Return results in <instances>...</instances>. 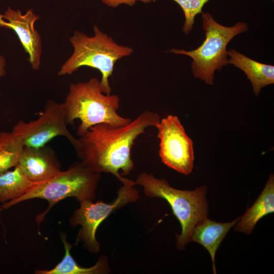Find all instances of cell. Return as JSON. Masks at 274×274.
Segmentation results:
<instances>
[{"instance_id": "cell-13", "label": "cell", "mask_w": 274, "mask_h": 274, "mask_svg": "<svg viewBox=\"0 0 274 274\" xmlns=\"http://www.w3.org/2000/svg\"><path fill=\"white\" fill-rule=\"evenodd\" d=\"M239 218L228 223L217 222L207 218L197 224L193 229L191 241L200 244L209 252L214 273H216L215 258L217 250L230 229L236 224Z\"/></svg>"}, {"instance_id": "cell-5", "label": "cell", "mask_w": 274, "mask_h": 274, "mask_svg": "<svg viewBox=\"0 0 274 274\" xmlns=\"http://www.w3.org/2000/svg\"><path fill=\"white\" fill-rule=\"evenodd\" d=\"M202 27L205 39L194 50L187 51L173 48L168 52L188 56L192 59L191 68L193 76L208 85H213L216 71H221L228 63L227 47L236 36L248 31L245 22L226 26L217 22L209 12H202Z\"/></svg>"}, {"instance_id": "cell-18", "label": "cell", "mask_w": 274, "mask_h": 274, "mask_svg": "<svg viewBox=\"0 0 274 274\" xmlns=\"http://www.w3.org/2000/svg\"><path fill=\"white\" fill-rule=\"evenodd\" d=\"M182 8L185 16V22L182 31L188 35L192 30L195 16L201 13L204 5L209 0H173Z\"/></svg>"}, {"instance_id": "cell-9", "label": "cell", "mask_w": 274, "mask_h": 274, "mask_svg": "<svg viewBox=\"0 0 274 274\" xmlns=\"http://www.w3.org/2000/svg\"><path fill=\"white\" fill-rule=\"evenodd\" d=\"M156 128L162 162L181 174L189 175L194 165L193 144L179 118L168 115L160 120Z\"/></svg>"}, {"instance_id": "cell-16", "label": "cell", "mask_w": 274, "mask_h": 274, "mask_svg": "<svg viewBox=\"0 0 274 274\" xmlns=\"http://www.w3.org/2000/svg\"><path fill=\"white\" fill-rule=\"evenodd\" d=\"M13 170L0 174V202L5 203L26 193L36 183L16 165Z\"/></svg>"}, {"instance_id": "cell-1", "label": "cell", "mask_w": 274, "mask_h": 274, "mask_svg": "<svg viewBox=\"0 0 274 274\" xmlns=\"http://www.w3.org/2000/svg\"><path fill=\"white\" fill-rule=\"evenodd\" d=\"M160 121L155 113L144 111L123 125L100 123L79 136L76 152L81 163L91 170L110 173L123 183L134 167L131 150L138 137Z\"/></svg>"}, {"instance_id": "cell-15", "label": "cell", "mask_w": 274, "mask_h": 274, "mask_svg": "<svg viewBox=\"0 0 274 274\" xmlns=\"http://www.w3.org/2000/svg\"><path fill=\"white\" fill-rule=\"evenodd\" d=\"M65 254L61 260L54 267L51 269H41L35 271L37 274H104L111 271L109 260L104 255L101 256L96 263L90 267L80 266L72 256L70 250L72 245L66 241L65 235H61Z\"/></svg>"}, {"instance_id": "cell-8", "label": "cell", "mask_w": 274, "mask_h": 274, "mask_svg": "<svg viewBox=\"0 0 274 274\" xmlns=\"http://www.w3.org/2000/svg\"><path fill=\"white\" fill-rule=\"evenodd\" d=\"M66 112L63 103L49 100L39 118L32 121H19L12 131L20 135L24 146L41 148L58 136L65 137L76 151L79 147L78 139L67 127Z\"/></svg>"}, {"instance_id": "cell-17", "label": "cell", "mask_w": 274, "mask_h": 274, "mask_svg": "<svg viewBox=\"0 0 274 274\" xmlns=\"http://www.w3.org/2000/svg\"><path fill=\"white\" fill-rule=\"evenodd\" d=\"M24 144L20 135L12 132H0V174L15 167Z\"/></svg>"}, {"instance_id": "cell-10", "label": "cell", "mask_w": 274, "mask_h": 274, "mask_svg": "<svg viewBox=\"0 0 274 274\" xmlns=\"http://www.w3.org/2000/svg\"><path fill=\"white\" fill-rule=\"evenodd\" d=\"M3 15L4 19L9 23L10 28L16 33L28 53L32 68L38 70L40 66L42 46L41 36L35 27V23L39 19V16L32 9L22 14L20 10H14L10 8H8Z\"/></svg>"}, {"instance_id": "cell-19", "label": "cell", "mask_w": 274, "mask_h": 274, "mask_svg": "<svg viewBox=\"0 0 274 274\" xmlns=\"http://www.w3.org/2000/svg\"><path fill=\"white\" fill-rule=\"evenodd\" d=\"M101 1L109 7H116L122 4L132 6L136 1H141L147 3L155 1V0H101Z\"/></svg>"}, {"instance_id": "cell-11", "label": "cell", "mask_w": 274, "mask_h": 274, "mask_svg": "<svg viewBox=\"0 0 274 274\" xmlns=\"http://www.w3.org/2000/svg\"><path fill=\"white\" fill-rule=\"evenodd\" d=\"M17 165L36 184L47 181L61 171L53 152L45 146L41 148L24 146Z\"/></svg>"}, {"instance_id": "cell-4", "label": "cell", "mask_w": 274, "mask_h": 274, "mask_svg": "<svg viewBox=\"0 0 274 274\" xmlns=\"http://www.w3.org/2000/svg\"><path fill=\"white\" fill-rule=\"evenodd\" d=\"M135 184L143 187L147 196L163 198L170 205L182 228L181 233L176 235V246L183 250L191 241L195 226L208 218L207 187L202 186L192 191L179 190L171 187L165 179L147 173L140 174Z\"/></svg>"}, {"instance_id": "cell-14", "label": "cell", "mask_w": 274, "mask_h": 274, "mask_svg": "<svg viewBox=\"0 0 274 274\" xmlns=\"http://www.w3.org/2000/svg\"><path fill=\"white\" fill-rule=\"evenodd\" d=\"M274 212V176L270 174L267 182L254 204L247 209L236 223V231L251 233L257 222L264 216Z\"/></svg>"}, {"instance_id": "cell-2", "label": "cell", "mask_w": 274, "mask_h": 274, "mask_svg": "<svg viewBox=\"0 0 274 274\" xmlns=\"http://www.w3.org/2000/svg\"><path fill=\"white\" fill-rule=\"evenodd\" d=\"M119 102L118 95L102 92L100 81L96 78L84 82L72 83L63 102L67 123L72 125L75 119L80 120L77 130L78 136L100 123L125 125L131 119L118 113Z\"/></svg>"}, {"instance_id": "cell-6", "label": "cell", "mask_w": 274, "mask_h": 274, "mask_svg": "<svg viewBox=\"0 0 274 274\" xmlns=\"http://www.w3.org/2000/svg\"><path fill=\"white\" fill-rule=\"evenodd\" d=\"M100 178V174L91 170L80 162L47 181L35 184L19 198L3 203L0 210L33 198L47 200L49 203L47 212L55 204L68 197H75L80 202L93 201Z\"/></svg>"}, {"instance_id": "cell-3", "label": "cell", "mask_w": 274, "mask_h": 274, "mask_svg": "<svg viewBox=\"0 0 274 274\" xmlns=\"http://www.w3.org/2000/svg\"><path fill=\"white\" fill-rule=\"evenodd\" d=\"M93 30L94 34L92 37L79 31L74 32L70 39L73 52L61 66L58 75H71L84 66L97 69L101 74V91L110 94L112 89L109 78L113 75L115 64L119 59L129 56L133 49L119 45L96 25L94 26Z\"/></svg>"}, {"instance_id": "cell-21", "label": "cell", "mask_w": 274, "mask_h": 274, "mask_svg": "<svg viewBox=\"0 0 274 274\" xmlns=\"http://www.w3.org/2000/svg\"><path fill=\"white\" fill-rule=\"evenodd\" d=\"M0 27L10 29V25L3 18V14H0Z\"/></svg>"}, {"instance_id": "cell-20", "label": "cell", "mask_w": 274, "mask_h": 274, "mask_svg": "<svg viewBox=\"0 0 274 274\" xmlns=\"http://www.w3.org/2000/svg\"><path fill=\"white\" fill-rule=\"evenodd\" d=\"M5 65V58L3 56L0 55V79L6 74Z\"/></svg>"}, {"instance_id": "cell-12", "label": "cell", "mask_w": 274, "mask_h": 274, "mask_svg": "<svg viewBox=\"0 0 274 274\" xmlns=\"http://www.w3.org/2000/svg\"><path fill=\"white\" fill-rule=\"evenodd\" d=\"M228 63L241 69L246 75L253 87L255 96L261 89L274 84V66L254 60L238 51L230 49L227 51Z\"/></svg>"}, {"instance_id": "cell-7", "label": "cell", "mask_w": 274, "mask_h": 274, "mask_svg": "<svg viewBox=\"0 0 274 274\" xmlns=\"http://www.w3.org/2000/svg\"><path fill=\"white\" fill-rule=\"evenodd\" d=\"M135 182L128 180L122 183L117 192V197L111 203L84 200L70 219L73 227L81 226L77 237V244L81 241L87 250L93 253L100 251V244L96 238V232L101 223L114 211L140 198L138 191L134 187Z\"/></svg>"}]
</instances>
